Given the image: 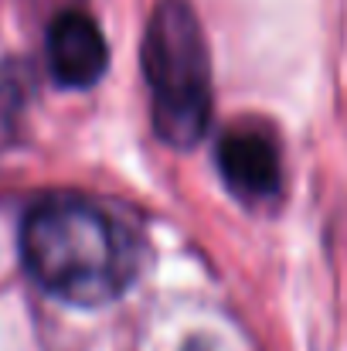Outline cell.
<instances>
[{
  "instance_id": "cell-5",
  "label": "cell",
  "mask_w": 347,
  "mask_h": 351,
  "mask_svg": "<svg viewBox=\"0 0 347 351\" xmlns=\"http://www.w3.org/2000/svg\"><path fill=\"white\" fill-rule=\"evenodd\" d=\"M184 351H211L205 341H191V345H184Z\"/></svg>"
},
{
  "instance_id": "cell-3",
  "label": "cell",
  "mask_w": 347,
  "mask_h": 351,
  "mask_svg": "<svg viewBox=\"0 0 347 351\" xmlns=\"http://www.w3.org/2000/svg\"><path fill=\"white\" fill-rule=\"evenodd\" d=\"M110 65L99 24L82 10H65L48 27V69L65 89H89Z\"/></svg>"
},
{
  "instance_id": "cell-4",
  "label": "cell",
  "mask_w": 347,
  "mask_h": 351,
  "mask_svg": "<svg viewBox=\"0 0 347 351\" xmlns=\"http://www.w3.org/2000/svg\"><path fill=\"white\" fill-rule=\"evenodd\" d=\"M218 171L245 202H266L279 191V150L269 133L255 126H231L218 140Z\"/></svg>"
},
{
  "instance_id": "cell-2",
  "label": "cell",
  "mask_w": 347,
  "mask_h": 351,
  "mask_svg": "<svg viewBox=\"0 0 347 351\" xmlns=\"http://www.w3.org/2000/svg\"><path fill=\"white\" fill-rule=\"evenodd\" d=\"M143 75L164 143L194 147L211 119V58L188 0H160L153 7L143 34Z\"/></svg>"
},
{
  "instance_id": "cell-1",
  "label": "cell",
  "mask_w": 347,
  "mask_h": 351,
  "mask_svg": "<svg viewBox=\"0 0 347 351\" xmlns=\"http://www.w3.org/2000/svg\"><path fill=\"white\" fill-rule=\"evenodd\" d=\"M27 273L51 297L79 307L110 304L133 280L129 239L86 198H44L21 226Z\"/></svg>"
}]
</instances>
